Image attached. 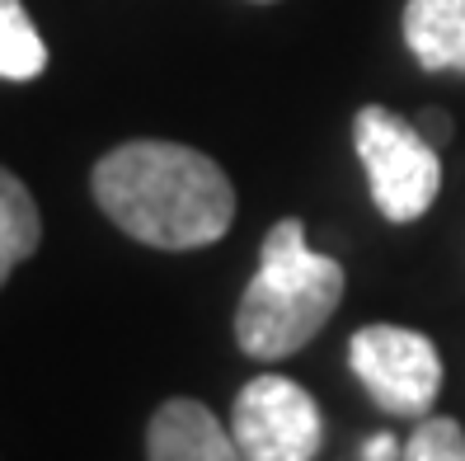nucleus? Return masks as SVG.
I'll use <instances>...</instances> for the list:
<instances>
[{"mask_svg": "<svg viewBox=\"0 0 465 461\" xmlns=\"http://www.w3.org/2000/svg\"><path fill=\"white\" fill-rule=\"evenodd\" d=\"M43 246V216L34 194L24 188V179H15L5 165H0V287L15 268L38 255Z\"/></svg>", "mask_w": 465, "mask_h": 461, "instance_id": "obj_8", "label": "nucleus"}, {"mask_svg": "<svg viewBox=\"0 0 465 461\" xmlns=\"http://www.w3.org/2000/svg\"><path fill=\"white\" fill-rule=\"evenodd\" d=\"M352 146L367 170L371 203L381 216L395 226L419 222V216L437 203L442 188V155L423 137L414 123L391 114L386 104H362L352 118Z\"/></svg>", "mask_w": 465, "mask_h": 461, "instance_id": "obj_3", "label": "nucleus"}, {"mask_svg": "<svg viewBox=\"0 0 465 461\" xmlns=\"http://www.w3.org/2000/svg\"><path fill=\"white\" fill-rule=\"evenodd\" d=\"M231 438L244 461H315L324 443V419L311 391H301L292 376L263 372L235 396Z\"/></svg>", "mask_w": 465, "mask_h": 461, "instance_id": "obj_5", "label": "nucleus"}, {"mask_svg": "<svg viewBox=\"0 0 465 461\" xmlns=\"http://www.w3.org/2000/svg\"><path fill=\"white\" fill-rule=\"evenodd\" d=\"M47 71V43L38 38L24 0H0V80H38Z\"/></svg>", "mask_w": 465, "mask_h": 461, "instance_id": "obj_9", "label": "nucleus"}, {"mask_svg": "<svg viewBox=\"0 0 465 461\" xmlns=\"http://www.w3.org/2000/svg\"><path fill=\"white\" fill-rule=\"evenodd\" d=\"M343 264L306 246V226L282 216L259 246V274L235 306V344L244 358L278 363L306 348L343 302Z\"/></svg>", "mask_w": 465, "mask_h": 461, "instance_id": "obj_2", "label": "nucleus"}, {"mask_svg": "<svg viewBox=\"0 0 465 461\" xmlns=\"http://www.w3.org/2000/svg\"><path fill=\"white\" fill-rule=\"evenodd\" d=\"M94 203L151 250H207L235 222V188L212 155L179 142H123L90 175Z\"/></svg>", "mask_w": 465, "mask_h": 461, "instance_id": "obj_1", "label": "nucleus"}, {"mask_svg": "<svg viewBox=\"0 0 465 461\" xmlns=\"http://www.w3.org/2000/svg\"><path fill=\"white\" fill-rule=\"evenodd\" d=\"M400 456L404 461H465V433H460L456 419L428 415V419H419L414 433H409Z\"/></svg>", "mask_w": 465, "mask_h": 461, "instance_id": "obj_10", "label": "nucleus"}, {"mask_svg": "<svg viewBox=\"0 0 465 461\" xmlns=\"http://www.w3.org/2000/svg\"><path fill=\"white\" fill-rule=\"evenodd\" d=\"M348 367L362 391L395 419H428L437 391H442L437 344L404 325H362L348 339Z\"/></svg>", "mask_w": 465, "mask_h": 461, "instance_id": "obj_4", "label": "nucleus"}, {"mask_svg": "<svg viewBox=\"0 0 465 461\" xmlns=\"http://www.w3.org/2000/svg\"><path fill=\"white\" fill-rule=\"evenodd\" d=\"M146 461H244L231 428L203 400L174 396L146 424Z\"/></svg>", "mask_w": 465, "mask_h": 461, "instance_id": "obj_6", "label": "nucleus"}, {"mask_svg": "<svg viewBox=\"0 0 465 461\" xmlns=\"http://www.w3.org/2000/svg\"><path fill=\"white\" fill-rule=\"evenodd\" d=\"M362 456H367V461H395V438H386V433H381V438H371V443L362 447Z\"/></svg>", "mask_w": 465, "mask_h": 461, "instance_id": "obj_12", "label": "nucleus"}, {"mask_svg": "<svg viewBox=\"0 0 465 461\" xmlns=\"http://www.w3.org/2000/svg\"><path fill=\"white\" fill-rule=\"evenodd\" d=\"M404 43L423 71L465 75V0H409Z\"/></svg>", "mask_w": 465, "mask_h": 461, "instance_id": "obj_7", "label": "nucleus"}, {"mask_svg": "<svg viewBox=\"0 0 465 461\" xmlns=\"http://www.w3.org/2000/svg\"><path fill=\"white\" fill-rule=\"evenodd\" d=\"M419 132H423L432 146H447V137H451V118L442 114V108H428V114H419Z\"/></svg>", "mask_w": 465, "mask_h": 461, "instance_id": "obj_11", "label": "nucleus"}]
</instances>
